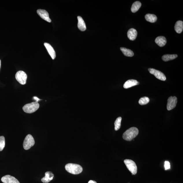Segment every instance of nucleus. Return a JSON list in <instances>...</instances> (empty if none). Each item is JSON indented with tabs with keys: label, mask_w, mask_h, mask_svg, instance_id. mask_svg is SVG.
Returning a JSON list of instances; mask_svg holds the SVG:
<instances>
[{
	"label": "nucleus",
	"mask_w": 183,
	"mask_h": 183,
	"mask_svg": "<svg viewBox=\"0 0 183 183\" xmlns=\"http://www.w3.org/2000/svg\"><path fill=\"white\" fill-rule=\"evenodd\" d=\"M178 102V99L175 96H170L168 100V103L167 105V109L168 111L172 110L176 107Z\"/></svg>",
	"instance_id": "nucleus-8"
},
{
	"label": "nucleus",
	"mask_w": 183,
	"mask_h": 183,
	"mask_svg": "<svg viewBox=\"0 0 183 183\" xmlns=\"http://www.w3.org/2000/svg\"><path fill=\"white\" fill-rule=\"evenodd\" d=\"M122 118L121 117H119L116 119L115 123V131H117L119 130L121 127V121Z\"/></svg>",
	"instance_id": "nucleus-22"
},
{
	"label": "nucleus",
	"mask_w": 183,
	"mask_h": 183,
	"mask_svg": "<svg viewBox=\"0 0 183 183\" xmlns=\"http://www.w3.org/2000/svg\"><path fill=\"white\" fill-rule=\"evenodd\" d=\"M137 32L136 29L131 28L129 29L127 33V36L130 40H134L136 38Z\"/></svg>",
	"instance_id": "nucleus-14"
},
{
	"label": "nucleus",
	"mask_w": 183,
	"mask_h": 183,
	"mask_svg": "<svg viewBox=\"0 0 183 183\" xmlns=\"http://www.w3.org/2000/svg\"><path fill=\"white\" fill-rule=\"evenodd\" d=\"M66 170L70 173L76 175L82 173L83 169L80 165L74 164H68L65 166Z\"/></svg>",
	"instance_id": "nucleus-2"
},
{
	"label": "nucleus",
	"mask_w": 183,
	"mask_h": 183,
	"mask_svg": "<svg viewBox=\"0 0 183 183\" xmlns=\"http://www.w3.org/2000/svg\"><path fill=\"white\" fill-rule=\"evenodd\" d=\"M175 29L176 32L179 34L182 32L183 29V22L182 21H177L175 25Z\"/></svg>",
	"instance_id": "nucleus-17"
},
{
	"label": "nucleus",
	"mask_w": 183,
	"mask_h": 183,
	"mask_svg": "<svg viewBox=\"0 0 183 183\" xmlns=\"http://www.w3.org/2000/svg\"><path fill=\"white\" fill-rule=\"evenodd\" d=\"M127 168L132 174V175L136 174L137 171V168L135 163L130 159H125L124 161Z\"/></svg>",
	"instance_id": "nucleus-4"
},
{
	"label": "nucleus",
	"mask_w": 183,
	"mask_h": 183,
	"mask_svg": "<svg viewBox=\"0 0 183 183\" xmlns=\"http://www.w3.org/2000/svg\"><path fill=\"white\" fill-rule=\"evenodd\" d=\"M164 167L165 170H169L170 168V163L168 161H166L164 163Z\"/></svg>",
	"instance_id": "nucleus-25"
},
{
	"label": "nucleus",
	"mask_w": 183,
	"mask_h": 183,
	"mask_svg": "<svg viewBox=\"0 0 183 183\" xmlns=\"http://www.w3.org/2000/svg\"><path fill=\"white\" fill-rule=\"evenodd\" d=\"M138 133L139 130L137 128L131 127L124 133L123 138L125 141H130L136 137Z\"/></svg>",
	"instance_id": "nucleus-1"
},
{
	"label": "nucleus",
	"mask_w": 183,
	"mask_h": 183,
	"mask_svg": "<svg viewBox=\"0 0 183 183\" xmlns=\"http://www.w3.org/2000/svg\"><path fill=\"white\" fill-rule=\"evenodd\" d=\"M5 145V141L4 137H0V151H2L4 148Z\"/></svg>",
	"instance_id": "nucleus-24"
},
{
	"label": "nucleus",
	"mask_w": 183,
	"mask_h": 183,
	"mask_svg": "<svg viewBox=\"0 0 183 183\" xmlns=\"http://www.w3.org/2000/svg\"><path fill=\"white\" fill-rule=\"evenodd\" d=\"M1 60H0V68H1Z\"/></svg>",
	"instance_id": "nucleus-28"
},
{
	"label": "nucleus",
	"mask_w": 183,
	"mask_h": 183,
	"mask_svg": "<svg viewBox=\"0 0 183 183\" xmlns=\"http://www.w3.org/2000/svg\"><path fill=\"white\" fill-rule=\"evenodd\" d=\"M149 101V99L147 97H141L139 99V103L141 105H144L148 103Z\"/></svg>",
	"instance_id": "nucleus-23"
},
{
	"label": "nucleus",
	"mask_w": 183,
	"mask_h": 183,
	"mask_svg": "<svg viewBox=\"0 0 183 183\" xmlns=\"http://www.w3.org/2000/svg\"><path fill=\"white\" fill-rule=\"evenodd\" d=\"M121 50L125 56L127 57H132L134 55L133 52L130 49L121 47Z\"/></svg>",
	"instance_id": "nucleus-21"
},
{
	"label": "nucleus",
	"mask_w": 183,
	"mask_h": 183,
	"mask_svg": "<svg viewBox=\"0 0 183 183\" xmlns=\"http://www.w3.org/2000/svg\"><path fill=\"white\" fill-rule=\"evenodd\" d=\"M15 78L18 82L22 85L26 83L27 75L24 72L20 71L17 72L15 75Z\"/></svg>",
	"instance_id": "nucleus-6"
},
{
	"label": "nucleus",
	"mask_w": 183,
	"mask_h": 183,
	"mask_svg": "<svg viewBox=\"0 0 183 183\" xmlns=\"http://www.w3.org/2000/svg\"><path fill=\"white\" fill-rule=\"evenodd\" d=\"M39 105L36 102L27 104L23 107V111L27 113H32L34 112L39 109Z\"/></svg>",
	"instance_id": "nucleus-3"
},
{
	"label": "nucleus",
	"mask_w": 183,
	"mask_h": 183,
	"mask_svg": "<svg viewBox=\"0 0 183 183\" xmlns=\"http://www.w3.org/2000/svg\"><path fill=\"white\" fill-rule=\"evenodd\" d=\"M78 20V27L80 31H84L86 29V26L85 22L82 18L80 16L77 17Z\"/></svg>",
	"instance_id": "nucleus-16"
},
{
	"label": "nucleus",
	"mask_w": 183,
	"mask_h": 183,
	"mask_svg": "<svg viewBox=\"0 0 183 183\" xmlns=\"http://www.w3.org/2000/svg\"><path fill=\"white\" fill-rule=\"evenodd\" d=\"M1 181L4 183H20L17 179L10 175H6L2 177Z\"/></svg>",
	"instance_id": "nucleus-10"
},
{
	"label": "nucleus",
	"mask_w": 183,
	"mask_h": 183,
	"mask_svg": "<svg viewBox=\"0 0 183 183\" xmlns=\"http://www.w3.org/2000/svg\"><path fill=\"white\" fill-rule=\"evenodd\" d=\"M141 5V3L139 1L135 2L133 4L131 8V10L133 13L136 12L138 10Z\"/></svg>",
	"instance_id": "nucleus-20"
},
{
	"label": "nucleus",
	"mask_w": 183,
	"mask_h": 183,
	"mask_svg": "<svg viewBox=\"0 0 183 183\" xmlns=\"http://www.w3.org/2000/svg\"><path fill=\"white\" fill-rule=\"evenodd\" d=\"M44 46L46 47L49 54H50L53 60H54L56 58V52H55L54 49L50 44L48 43H45Z\"/></svg>",
	"instance_id": "nucleus-11"
},
{
	"label": "nucleus",
	"mask_w": 183,
	"mask_h": 183,
	"mask_svg": "<svg viewBox=\"0 0 183 183\" xmlns=\"http://www.w3.org/2000/svg\"><path fill=\"white\" fill-rule=\"evenodd\" d=\"M139 84V82L136 80H127L125 82L123 85V87L127 89V88H128L132 87V86L138 85Z\"/></svg>",
	"instance_id": "nucleus-13"
},
{
	"label": "nucleus",
	"mask_w": 183,
	"mask_h": 183,
	"mask_svg": "<svg viewBox=\"0 0 183 183\" xmlns=\"http://www.w3.org/2000/svg\"><path fill=\"white\" fill-rule=\"evenodd\" d=\"M88 183H97V182L95 181L90 180L89 181V182H88Z\"/></svg>",
	"instance_id": "nucleus-27"
},
{
	"label": "nucleus",
	"mask_w": 183,
	"mask_h": 183,
	"mask_svg": "<svg viewBox=\"0 0 183 183\" xmlns=\"http://www.w3.org/2000/svg\"><path fill=\"white\" fill-rule=\"evenodd\" d=\"M33 99L36 100V102H37V103H38V102L40 100V99H39L38 97H35H35H33Z\"/></svg>",
	"instance_id": "nucleus-26"
},
{
	"label": "nucleus",
	"mask_w": 183,
	"mask_h": 183,
	"mask_svg": "<svg viewBox=\"0 0 183 183\" xmlns=\"http://www.w3.org/2000/svg\"><path fill=\"white\" fill-rule=\"evenodd\" d=\"M148 70L151 74L154 75L155 77L158 79L162 81L166 80V77L165 75L160 71L153 68H149Z\"/></svg>",
	"instance_id": "nucleus-7"
},
{
	"label": "nucleus",
	"mask_w": 183,
	"mask_h": 183,
	"mask_svg": "<svg viewBox=\"0 0 183 183\" xmlns=\"http://www.w3.org/2000/svg\"><path fill=\"white\" fill-rule=\"evenodd\" d=\"M37 12V14L42 19L47 22H51V20L49 17V13L46 10H45L38 9Z\"/></svg>",
	"instance_id": "nucleus-9"
},
{
	"label": "nucleus",
	"mask_w": 183,
	"mask_h": 183,
	"mask_svg": "<svg viewBox=\"0 0 183 183\" xmlns=\"http://www.w3.org/2000/svg\"><path fill=\"white\" fill-rule=\"evenodd\" d=\"M54 177V175L52 172L48 171L45 173V176L41 180L43 183H48L53 180Z\"/></svg>",
	"instance_id": "nucleus-12"
},
{
	"label": "nucleus",
	"mask_w": 183,
	"mask_h": 183,
	"mask_svg": "<svg viewBox=\"0 0 183 183\" xmlns=\"http://www.w3.org/2000/svg\"><path fill=\"white\" fill-rule=\"evenodd\" d=\"M145 19L147 21L151 23H154L156 22L157 20V17L154 14H147L145 15Z\"/></svg>",
	"instance_id": "nucleus-18"
},
{
	"label": "nucleus",
	"mask_w": 183,
	"mask_h": 183,
	"mask_svg": "<svg viewBox=\"0 0 183 183\" xmlns=\"http://www.w3.org/2000/svg\"><path fill=\"white\" fill-rule=\"evenodd\" d=\"M35 144V141L33 137L30 134L27 135L25 137L23 143V148L25 150H28Z\"/></svg>",
	"instance_id": "nucleus-5"
},
{
	"label": "nucleus",
	"mask_w": 183,
	"mask_h": 183,
	"mask_svg": "<svg viewBox=\"0 0 183 183\" xmlns=\"http://www.w3.org/2000/svg\"><path fill=\"white\" fill-rule=\"evenodd\" d=\"M155 42L159 47H162L167 43V39L164 36H158L155 39Z\"/></svg>",
	"instance_id": "nucleus-15"
},
{
	"label": "nucleus",
	"mask_w": 183,
	"mask_h": 183,
	"mask_svg": "<svg viewBox=\"0 0 183 183\" xmlns=\"http://www.w3.org/2000/svg\"><path fill=\"white\" fill-rule=\"evenodd\" d=\"M178 57L176 54H166L162 56V60L164 62H168V61L172 60Z\"/></svg>",
	"instance_id": "nucleus-19"
}]
</instances>
